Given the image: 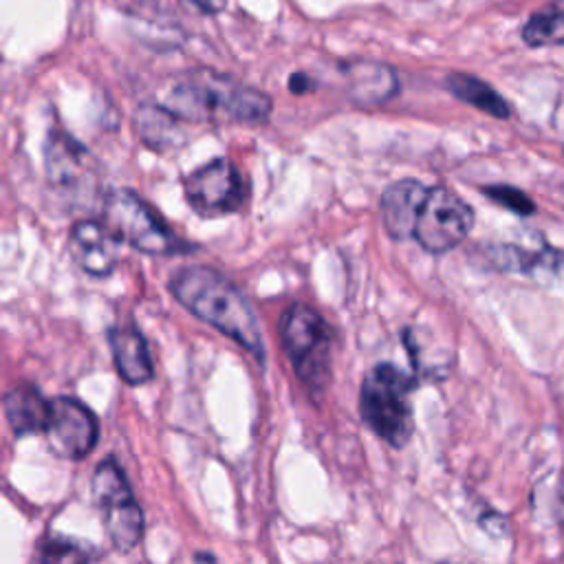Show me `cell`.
Instances as JSON below:
<instances>
[{"instance_id": "ffe728a7", "label": "cell", "mask_w": 564, "mask_h": 564, "mask_svg": "<svg viewBox=\"0 0 564 564\" xmlns=\"http://www.w3.org/2000/svg\"><path fill=\"white\" fill-rule=\"evenodd\" d=\"M37 564H90V544L53 535L40 546Z\"/></svg>"}, {"instance_id": "7a4b0ae2", "label": "cell", "mask_w": 564, "mask_h": 564, "mask_svg": "<svg viewBox=\"0 0 564 564\" xmlns=\"http://www.w3.org/2000/svg\"><path fill=\"white\" fill-rule=\"evenodd\" d=\"M170 291L198 319L231 337L258 361L264 359V344L256 313L245 293L220 271L207 264L183 267L170 280Z\"/></svg>"}, {"instance_id": "8992f818", "label": "cell", "mask_w": 564, "mask_h": 564, "mask_svg": "<svg viewBox=\"0 0 564 564\" xmlns=\"http://www.w3.org/2000/svg\"><path fill=\"white\" fill-rule=\"evenodd\" d=\"M106 225L119 240L150 256H165L178 249V238L132 189H112L104 200Z\"/></svg>"}, {"instance_id": "6da1fadb", "label": "cell", "mask_w": 564, "mask_h": 564, "mask_svg": "<svg viewBox=\"0 0 564 564\" xmlns=\"http://www.w3.org/2000/svg\"><path fill=\"white\" fill-rule=\"evenodd\" d=\"M156 106L176 119L198 123H253L271 112V97L253 86L216 70L198 68L172 77L156 97Z\"/></svg>"}, {"instance_id": "3957f363", "label": "cell", "mask_w": 564, "mask_h": 564, "mask_svg": "<svg viewBox=\"0 0 564 564\" xmlns=\"http://www.w3.org/2000/svg\"><path fill=\"white\" fill-rule=\"evenodd\" d=\"M416 381L394 364H377L364 379L359 412L364 423L388 445L403 447L414 430L410 394Z\"/></svg>"}, {"instance_id": "7c38bea8", "label": "cell", "mask_w": 564, "mask_h": 564, "mask_svg": "<svg viewBox=\"0 0 564 564\" xmlns=\"http://www.w3.org/2000/svg\"><path fill=\"white\" fill-rule=\"evenodd\" d=\"M108 344L119 377L130 386H141L152 379L154 366L145 344V337L134 326H112L108 330Z\"/></svg>"}, {"instance_id": "5b68a950", "label": "cell", "mask_w": 564, "mask_h": 564, "mask_svg": "<svg viewBox=\"0 0 564 564\" xmlns=\"http://www.w3.org/2000/svg\"><path fill=\"white\" fill-rule=\"evenodd\" d=\"M90 491L112 546L123 553L132 551L143 538V511L115 458H106L95 467Z\"/></svg>"}, {"instance_id": "9c48e42d", "label": "cell", "mask_w": 564, "mask_h": 564, "mask_svg": "<svg viewBox=\"0 0 564 564\" xmlns=\"http://www.w3.org/2000/svg\"><path fill=\"white\" fill-rule=\"evenodd\" d=\"M44 434L55 456L82 460L97 445L99 423L95 412L79 399L55 397L51 399V416Z\"/></svg>"}, {"instance_id": "44dd1931", "label": "cell", "mask_w": 564, "mask_h": 564, "mask_svg": "<svg viewBox=\"0 0 564 564\" xmlns=\"http://www.w3.org/2000/svg\"><path fill=\"white\" fill-rule=\"evenodd\" d=\"M482 194L489 196L494 203L516 212V214H533L535 212V205L533 200L518 187H511V185H489V187H482Z\"/></svg>"}, {"instance_id": "9a60e30c", "label": "cell", "mask_w": 564, "mask_h": 564, "mask_svg": "<svg viewBox=\"0 0 564 564\" xmlns=\"http://www.w3.org/2000/svg\"><path fill=\"white\" fill-rule=\"evenodd\" d=\"M350 99L359 104H379L390 99L399 84L392 68L379 62H350L344 66Z\"/></svg>"}, {"instance_id": "d6986e66", "label": "cell", "mask_w": 564, "mask_h": 564, "mask_svg": "<svg viewBox=\"0 0 564 564\" xmlns=\"http://www.w3.org/2000/svg\"><path fill=\"white\" fill-rule=\"evenodd\" d=\"M524 275H531L535 282L544 286L564 289V251L551 247L533 251Z\"/></svg>"}, {"instance_id": "5bb4252c", "label": "cell", "mask_w": 564, "mask_h": 564, "mask_svg": "<svg viewBox=\"0 0 564 564\" xmlns=\"http://www.w3.org/2000/svg\"><path fill=\"white\" fill-rule=\"evenodd\" d=\"M44 156L48 181L57 187H77V183L88 176V152L59 130H51Z\"/></svg>"}, {"instance_id": "8fae6325", "label": "cell", "mask_w": 564, "mask_h": 564, "mask_svg": "<svg viewBox=\"0 0 564 564\" xmlns=\"http://www.w3.org/2000/svg\"><path fill=\"white\" fill-rule=\"evenodd\" d=\"M430 187L416 178H401L392 183L381 196V218L386 231L394 240L414 236L416 220L425 205Z\"/></svg>"}, {"instance_id": "7402d4cb", "label": "cell", "mask_w": 564, "mask_h": 564, "mask_svg": "<svg viewBox=\"0 0 564 564\" xmlns=\"http://www.w3.org/2000/svg\"><path fill=\"white\" fill-rule=\"evenodd\" d=\"M183 2H187L192 9H196L198 13H205V15L220 13L227 7V0H183Z\"/></svg>"}, {"instance_id": "4fadbf2b", "label": "cell", "mask_w": 564, "mask_h": 564, "mask_svg": "<svg viewBox=\"0 0 564 564\" xmlns=\"http://www.w3.org/2000/svg\"><path fill=\"white\" fill-rule=\"evenodd\" d=\"M2 410L13 434L24 436L46 430L51 416V401L44 399L37 388L29 383H18L4 392Z\"/></svg>"}, {"instance_id": "e0dca14e", "label": "cell", "mask_w": 564, "mask_h": 564, "mask_svg": "<svg viewBox=\"0 0 564 564\" xmlns=\"http://www.w3.org/2000/svg\"><path fill=\"white\" fill-rule=\"evenodd\" d=\"M522 40L529 46H562L564 44V11L544 9L533 13L522 26Z\"/></svg>"}, {"instance_id": "ba28073f", "label": "cell", "mask_w": 564, "mask_h": 564, "mask_svg": "<svg viewBox=\"0 0 564 564\" xmlns=\"http://www.w3.org/2000/svg\"><path fill=\"white\" fill-rule=\"evenodd\" d=\"M185 198L189 207L205 216H227L245 205L247 187L229 159H214L185 178Z\"/></svg>"}, {"instance_id": "277c9868", "label": "cell", "mask_w": 564, "mask_h": 564, "mask_svg": "<svg viewBox=\"0 0 564 564\" xmlns=\"http://www.w3.org/2000/svg\"><path fill=\"white\" fill-rule=\"evenodd\" d=\"M280 337L300 381L311 392H322L330 381L333 344L324 317L306 304H293L280 317Z\"/></svg>"}, {"instance_id": "30bf717a", "label": "cell", "mask_w": 564, "mask_h": 564, "mask_svg": "<svg viewBox=\"0 0 564 564\" xmlns=\"http://www.w3.org/2000/svg\"><path fill=\"white\" fill-rule=\"evenodd\" d=\"M119 245L121 240L117 234L99 220H79L70 227L68 234L70 258L82 271L95 278H104L115 269Z\"/></svg>"}, {"instance_id": "ac0fdd59", "label": "cell", "mask_w": 564, "mask_h": 564, "mask_svg": "<svg viewBox=\"0 0 564 564\" xmlns=\"http://www.w3.org/2000/svg\"><path fill=\"white\" fill-rule=\"evenodd\" d=\"M178 132L181 130L176 126V117L163 110L161 106L139 110V134L148 145L152 148L174 145Z\"/></svg>"}, {"instance_id": "52a82bcc", "label": "cell", "mask_w": 564, "mask_h": 564, "mask_svg": "<svg viewBox=\"0 0 564 564\" xmlns=\"http://www.w3.org/2000/svg\"><path fill=\"white\" fill-rule=\"evenodd\" d=\"M474 227L471 207L452 189L436 185L430 187L425 205L414 227L416 242L430 253L454 249Z\"/></svg>"}, {"instance_id": "2e32d148", "label": "cell", "mask_w": 564, "mask_h": 564, "mask_svg": "<svg viewBox=\"0 0 564 564\" xmlns=\"http://www.w3.org/2000/svg\"><path fill=\"white\" fill-rule=\"evenodd\" d=\"M447 88L452 90V95H456L460 101H467L469 106L498 117V119H507L511 115L509 104L502 99V95L498 90H494L487 82L474 77V75H465V73H454L447 77Z\"/></svg>"}, {"instance_id": "603a6c76", "label": "cell", "mask_w": 564, "mask_h": 564, "mask_svg": "<svg viewBox=\"0 0 564 564\" xmlns=\"http://www.w3.org/2000/svg\"><path fill=\"white\" fill-rule=\"evenodd\" d=\"M289 88H291V93L302 95V93H306V90L313 88V82H311L308 75H304V73H293L291 79H289Z\"/></svg>"}]
</instances>
